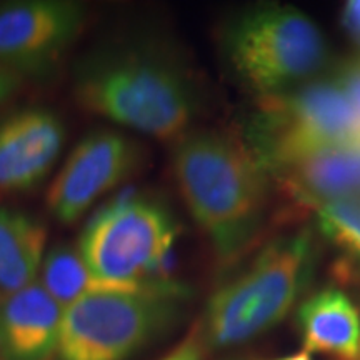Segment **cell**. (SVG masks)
<instances>
[{
  "label": "cell",
  "mask_w": 360,
  "mask_h": 360,
  "mask_svg": "<svg viewBox=\"0 0 360 360\" xmlns=\"http://www.w3.org/2000/svg\"><path fill=\"white\" fill-rule=\"evenodd\" d=\"M342 24H344L350 37L360 44V0L345 4L344 13H342Z\"/></svg>",
  "instance_id": "20"
},
{
  "label": "cell",
  "mask_w": 360,
  "mask_h": 360,
  "mask_svg": "<svg viewBox=\"0 0 360 360\" xmlns=\"http://www.w3.org/2000/svg\"><path fill=\"white\" fill-rule=\"evenodd\" d=\"M244 142L270 174L322 148L360 142V124L352 105L327 75L257 97Z\"/></svg>",
  "instance_id": "7"
},
{
  "label": "cell",
  "mask_w": 360,
  "mask_h": 360,
  "mask_svg": "<svg viewBox=\"0 0 360 360\" xmlns=\"http://www.w3.org/2000/svg\"><path fill=\"white\" fill-rule=\"evenodd\" d=\"M186 299V285L175 281L85 295L64 310L57 360H129L174 326Z\"/></svg>",
  "instance_id": "6"
},
{
  "label": "cell",
  "mask_w": 360,
  "mask_h": 360,
  "mask_svg": "<svg viewBox=\"0 0 360 360\" xmlns=\"http://www.w3.org/2000/svg\"><path fill=\"white\" fill-rule=\"evenodd\" d=\"M87 7L75 0L0 4V65L24 77L51 74L82 34Z\"/></svg>",
  "instance_id": "8"
},
{
  "label": "cell",
  "mask_w": 360,
  "mask_h": 360,
  "mask_svg": "<svg viewBox=\"0 0 360 360\" xmlns=\"http://www.w3.org/2000/svg\"><path fill=\"white\" fill-rule=\"evenodd\" d=\"M22 79L6 67L0 65V109L19 92Z\"/></svg>",
  "instance_id": "19"
},
{
  "label": "cell",
  "mask_w": 360,
  "mask_h": 360,
  "mask_svg": "<svg viewBox=\"0 0 360 360\" xmlns=\"http://www.w3.org/2000/svg\"><path fill=\"white\" fill-rule=\"evenodd\" d=\"M287 193L310 209L360 199V142L322 148L272 170Z\"/></svg>",
  "instance_id": "12"
},
{
  "label": "cell",
  "mask_w": 360,
  "mask_h": 360,
  "mask_svg": "<svg viewBox=\"0 0 360 360\" xmlns=\"http://www.w3.org/2000/svg\"><path fill=\"white\" fill-rule=\"evenodd\" d=\"M142 164V148L129 135L101 129L72 148L47 191V209L60 224L70 225L92 205L132 177Z\"/></svg>",
  "instance_id": "9"
},
{
  "label": "cell",
  "mask_w": 360,
  "mask_h": 360,
  "mask_svg": "<svg viewBox=\"0 0 360 360\" xmlns=\"http://www.w3.org/2000/svg\"><path fill=\"white\" fill-rule=\"evenodd\" d=\"M314 210L323 236L360 260V199L328 202Z\"/></svg>",
  "instance_id": "16"
},
{
  "label": "cell",
  "mask_w": 360,
  "mask_h": 360,
  "mask_svg": "<svg viewBox=\"0 0 360 360\" xmlns=\"http://www.w3.org/2000/svg\"><path fill=\"white\" fill-rule=\"evenodd\" d=\"M202 344L204 342L197 335H188L172 352L160 360H202Z\"/></svg>",
  "instance_id": "18"
},
{
  "label": "cell",
  "mask_w": 360,
  "mask_h": 360,
  "mask_svg": "<svg viewBox=\"0 0 360 360\" xmlns=\"http://www.w3.org/2000/svg\"><path fill=\"white\" fill-rule=\"evenodd\" d=\"M65 127L56 112L24 107L0 120V192H29L52 172Z\"/></svg>",
  "instance_id": "10"
},
{
  "label": "cell",
  "mask_w": 360,
  "mask_h": 360,
  "mask_svg": "<svg viewBox=\"0 0 360 360\" xmlns=\"http://www.w3.org/2000/svg\"><path fill=\"white\" fill-rule=\"evenodd\" d=\"M47 225L35 215L0 205V295L2 299L39 281L47 254Z\"/></svg>",
  "instance_id": "14"
},
{
  "label": "cell",
  "mask_w": 360,
  "mask_h": 360,
  "mask_svg": "<svg viewBox=\"0 0 360 360\" xmlns=\"http://www.w3.org/2000/svg\"><path fill=\"white\" fill-rule=\"evenodd\" d=\"M72 92L84 110L135 132L177 142L199 114L191 75L172 58L135 44H103L72 72Z\"/></svg>",
  "instance_id": "1"
},
{
  "label": "cell",
  "mask_w": 360,
  "mask_h": 360,
  "mask_svg": "<svg viewBox=\"0 0 360 360\" xmlns=\"http://www.w3.org/2000/svg\"><path fill=\"white\" fill-rule=\"evenodd\" d=\"M222 51L238 82L257 97L317 79L330 58L317 24L299 8L281 6L259 7L232 19L222 32Z\"/></svg>",
  "instance_id": "4"
},
{
  "label": "cell",
  "mask_w": 360,
  "mask_h": 360,
  "mask_svg": "<svg viewBox=\"0 0 360 360\" xmlns=\"http://www.w3.org/2000/svg\"><path fill=\"white\" fill-rule=\"evenodd\" d=\"M39 283L64 309L82 297L97 292H129L97 278L85 264L77 247L67 244H57L47 249Z\"/></svg>",
  "instance_id": "15"
},
{
  "label": "cell",
  "mask_w": 360,
  "mask_h": 360,
  "mask_svg": "<svg viewBox=\"0 0 360 360\" xmlns=\"http://www.w3.org/2000/svg\"><path fill=\"white\" fill-rule=\"evenodd\" d=\"M297 326L305 352L360 360V312L344 290L327 287L304 300Z\"/></svg>",
  "instance_id": "13"
},
{
  "label": "cell",
  "mask_w": 360,
  "mask_h": 360,
  "mask_svg": "<svg viewBox=\"0 0 360 360\" xmlns=\"http://www.w3.org/2000/svg\"><path fill=\"white\" fill-rule=\"evenodd\" d=\"M276 360H312V355L305 352V350H300V352L287 355V357H282V359H276Z\"/></svg>",
  "instance_id": "21"
},
{
  "label": "cell",
  "mask_w": 360,
  "mask_h": 360,
  "mask_svg": "<svg viewBox=\"0 0 360 360\" xmlns=\"http://www.w3.org/2000/svg\"><path fill=\"white\" fill-rule=\"evenodd\" d=\"M64 310L39 281L2 299L0 359L51 360L57 350Z\"/></svg>",
  "instance_id": "11"
},
{
  "label": "cell",
  "mask_w": 360,
  "mask_h": 360,
  "mask_svg": "<svg viewBox=\"0 0 360 360\" xmlns=\"http://www.w3.org/2000/svg\"><path fill=\"white\" fill-rule=\"evenodd\" d=\"M0 304H2V295H0Z\"/></svg>",
  "instance_id": "22"
},
{
  "label": "cell",
  "mask_w": 360,
  "mask_h": 360,
  "mask_svg": "<svg viewBox=\"0 0 360 360\" xmlns=\"http://www.w3.org/2000/svg\"><path fill=\"white\" fill-rule=\"evenodd\" d=\"M172 169L188 212L222 262L244 252L264 222L267 170L244 141L193 130L174 146Z\"/></svg>",
  "instance_id": "2"
},
{
  "label": "cell",
  "mask_w": 360,
  "mask_h": 360,
  "mask_svg": "<svg viewBox=\"0 0 360 360\" xmlns=\"http://www.w3.org/2000/svg\"><path fill=\"white\" fill-rule=\"evenodd\" d=\"M315 262L317 244L307 229L270 242L210 297L202 342L210 349H231L276 327L302 295Z\"/></svg>",
  "instance_id": "3"
},
{
  "label": "cell",
  "mask_w": 360,
  "mask_h": 360,
  "mask_svg": "<svg viewBox=\"0 0 360 360\" xmlns=\"http://www.w3.org/2000/svg\"><path fill=\"white\" fill-rule=\"evenodd\" d=\"M179 238L174 215L146 195L117 197L85 224L77 249L103 282L129 292L154 289Z\"/></svg>",
  "instance_id": "5"
},
{
  "label": "cell",
  "mask_w": 360,
  "mask_h": 360,
  "mask_svg": "<svg viewBox=\"0 0 360 360\" xmlns=\"http://www.w3.org/2000/svg\"><path fill=\"white\" fill-rule=\"evenodd\" d=\"M328 77L342 90L360 124V58H352L335 65Z\"/></svg>",
  "instance_id": "17"
}]
</instances>
